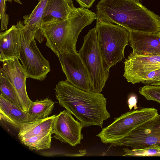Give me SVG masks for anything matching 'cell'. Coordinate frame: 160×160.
Instances as JSON below:
<instances>
[{
    "label": "cell",
    "instance_id": "obj_2",
    "mask_svg": "<svg viewBox=\"0 0 160 160\" xmlns=\"http://www.w3.org/2000/svg\"><path fill=\"white\" fill-rule=\"evenodd\" d=\"M60 105L81 122L84 127L98 126L110 117L106 108L107 99L100 93L78 89L65 81H60L54 88Z\"/></svg>",
    "mask_w": 160,
    "mask_h": 160
},
{
    "label": "cell",
    "instance_id": "obj_29",
    "mask_svg": "<svg viewBox=\"0 0 160 160\" xmlns=\"http://www.w3.org/2000/svg\"><path fill=\"white\" fill-rule=\"evenodd\" d=\"M6 1H8L11 2L12 1H14V2L19 4H22V3L21 1L20 0H6Z\"/></svg>",
    "mask_w": 160,
    "mask_h": 160
},
{
    "label": "cell",
    "instance_id": "obj_18",
    "mask_svg": "<svg viewBox=\"0 0 160 160\" xmlns=\"http://www.w3.org/2000/svg\"><path fill=\"white\" fill-rule=\"evenodd\" d=\"M56 115L25 124L19 128V139L42 134L51 133L52 123Z\"/></svg>",
    "mask_w": 160,
    "mask_h": 160
},
{
    "label": "cell",
    "instance_id": "obj_9",
    "mask_svg": "<svg viewBox=\"0 0 160 160\" xmlns=\"http://www.w3.org/2000/svg\"><path fill=\"white\" fill-rule=\"evenodd\" d=\"M66 80L77 88L93 92V87L88 71L78 52L57 56Z\"/></svg>",
    "mask_w": 160,
    "mask_h": 160
},
{
    "label": "cell",
    "instance_id": "obj_30",
    "mask_svg": "<svg viewBox=\"0 0 160 160\" xmlns=\"http://www.w3.org/2000/svg\"><path fill=\"white\" fill-rule=\"evenodd\" d=\"M157 156H160V152H159L158 153V155Z\"/></svg>",
    "mask_w": 160,
    "mask_h": 160
},
{
    "label": "cell",
    "instance_id": "obj_12",
    "mask_svg": "<svg viewBox=\"0 0 160 160\" xmlns=\"http://www.w3.org/2000/svg\"><path fill=\"white\" fill-rule=\"evenodd\" d=\"M18 59L15 58L4 61L0 69L14 87L21 108L27 112L32 102L29 98L26 90V82L28 77Z\"/></svg>",
    "mask_w": 160,
    "mask_h": 160
},
{
    "label": "cell",
    "instance_id": "obj_5",
    "mask_svg": "<svg viewBox=\"0 0 160 160\" xmlns=\"http://www.w3.org/2000/svg\"><path fill=\"white\" fill-rule=\"evenodd\" d=\"M19 30V58L29 78L42 81L50 71L49 62L39 50L34 33L25 27L21 20L16 25Z\"/></svg>",
    "mask_w": 160,
    "mask_h": 160
},
{
    "label": "cell",
    "instance_id": "obj_6",
    "mask_svg": "<svg viewBox=\"0 0 160 160\" xmlns=\"http://www.w3.org/2000/svg\"><path fill=\"white\" fill-rule=\"evenodd\" d=\"M78 53L88 72L93 92L100 93L108 78L110 68L101 52L95 27L90 29L84 37Z\"/></svg>",
    "mask_w": 160,
    "mask_h": 160
},
{
    "label": "cell",
    "instance_id": "obj_23",
    "mask_svg": "<svg viewBox=\"0 0 160 160\" xmlns=\"http://www.w3.org/2000/svg\"><path fill=\"white\" fill-rule=\"evenodd\" d=\"M139 92L147 100L160 103V85H145L139 88Z\"/></svg>",
    "mask_w": 160,
    "mask_h": 160
},
{
    "label": "cell",
    "instance_id": "obj_1",
    "mask_svg": "<svg viewBox=\"0 0 160 160\" xmlns=\"http://www.w3.org/2000/svg\"><path fill=\"white\" fill-rule=\"evenodd\" d=\"M96 7L97 19L116 23L129 31L160 32V17L139 0H101Z\"/></svg>",
    "mask_w": 160,
    "mask_h": 160
},
{
    "label": "cell",
    "instance_id": "obj_28",
    "mask_svg": "<svg viewBox=\"0 0 160 160\" xmlns=\"http://www.w3.org/2000/svg\"><path fill=\"white\" fill-rule=\"evenodd\" d=\"M149 85H160V76L151 82Z\"/></svg>",
    "mask_w": 160,
    "mask_h": 160
},
{
    "label": "cell",
    "instance_id": "obj_3",
    "mask_svg": "<svg viewBox=\"0 0 160 160\" xmlns=\"http://www.w3.org/2000/svg\"><path fill=\"white\" fill-rule=\"evenodd\" d=\"M97 18L94 12L81 7L75 8L65 19L42 24L46 45L57 56L78 52L76 44L79 34Z\"/></svg>",
    "mask_w": 160,
    "mask_h": 160
},
{
    "label": "cell",
    "instance_id": "obj_16",
    "mask_svg": "<svg viewBox=\"0 0 160 160\" xmlns=\"http://www.w3.org/2000/svg\"><path fill=\"white\" fill-rule=\"evenodd\" d=\"M72 0H48L42 20V25L67 18L75 8Z\"/></svg>",
    "mask_w": 160,
    "mask_h": 160
},
{
    "label": "cell",
    "instance_id": "obj_22",
    "mask_svg": "<svg viewBox=\"0 0 160 160\" xmlns=\"http://www.w3.org/2000/svg\"><path fill=\"white\" fill-rule=\"evenodd\" d=\"M123 150L125 154L123 156H157L160 152V146L153 145L144 148L130 149L126 148H124Z\"/></svg>",
    "mask_w": 160,
    "mask_h": 160
},
{
    "label": "cell",
    "instance_id": "obj_20",
    "mask_svg": "<svg viewBox=\"0 0 160 160\" xmlns=\"http://www.w3.org/2000/svg\"><path fill=\"white\" fill-rule=\"evenodd\" d=\"M0 95L8 102L21 108L16 91L4 73L0 69Z\"/></svg>",
    "mask_w": 160,
    "mask_h": 160
},
{
    "label": "cell",
    "instance_id": "obj_15",
    "mask_svg": "<svg viewBox=\"0 0 160 160\" xmlns=\"http://www.w3.org/2000/svg\"><path fill=\"white\" fill-rule=\"evenodd\" d=\"M19 58V30L16 25L0 33V61Z\"/></svg>",
    "mask_w": 160,
    "mask_h": 160
},
{
    "label": "cell",
    "instance_id": "obj_7",
    "mask_svg": "<svg viewBox=\"0 0 160 160\" xmlns=\"http://www.w3.org/2000/svg\"><path fill=\"white\" fill-rule=\"evenodd\" d=\"M158 114L157 110L154 108L139 107L114 118V121L102 128L97 136L100 138L102 143L111 144L122 138Z\"/></svg>",
    "mask_w": 160,
    "mask_h": 160
},
{
    "label": "cell",
    "instance_id": "obj_24",
    "mask_svg": "<svg viewBox=\"0 0 160 160\" xmlns=\"http://www.w3.org/2000/svg\"><path fill=\"white\" fill-rule=\"evenodd\" d=\"M6 0H0V18L1 21V31H2L8 28L9 22V16L6 13Z\"/></svg>",
    "mask_w": 160,
    "mask_h": 160
},
{
    "label": "cell",
    "instance_id": "obj_4",
    "mask_svg": "<svg viewBox=\"0 0 160 160\" xmlns=\"http://www.w3.org/2000/svg\"><path fill=\"white\" fill-rule=\"evenodd\" d=\"M96 20L95 27L99 47L104 61L110 68L124 58L129 31L120 25Z\"/></svg>",
    "mask_w": 160,
    "mask_h": 160
},
{
    "label": "cell",
    "instance_id": "obj_8",
    "mask_svg": "<svg viewBox=\"0 0 160 160\" xmlns=\"http://www.w3.org/2000/svg\"><path fill=\"white\" fill-rule=\"evenodd\" d=\"M117 146L140 149L151 145L160 146V115L158 114L116 142Z\"/></svg>",
    "mask_w": 160,
    "mask_h": 160
},
{
    "label": "cell",
    "instance_id": "obj_21",
    "mask_svg": "<svg viewBox=\"0 0 160 160\" xmlns=\"http://www.w3.org/2000/svg\"><path fill=\"white\" fill-rule=\"evenodd\" d=\"M52 133L42 134L19 139L21 142L32 150L49 149L51 146Z\"/></svg>",
    "mask_w": 160,
    "mask_h": 160
},
{
    "label": "cell",
    "instance_id": "obj_26",
    "mask_svg": "<svg viewBox=\"0 0 160 160\" xmlns=\"http://www.w3.org/2000/svg\"><path fill=\"white\" fill-rule=\"evenodd\" d=\"M137 97L135 95H131L128 98V106L130 110H131L134 107V109H137Z\"/></svg>",
    "mask_w": 160,
    "mask_h": 160
},
{
    "label": "cell",
    "instance_id": "obj_11",
    "mask_svg": "<svg viewBox=\"0 0 160 160\" xmlns=\"http://www.w3.org/2000/svg\"><path fill=\"white\" fill-rule=\"evenodd\" d=\"M123 76L128 82H142L150 72L160 69V56H143L131 52L124 62Z\"/></svg>",
    "mask_w": 160,
    "mask_h": 160
},
{
    "label": "cell",
    "instance_id": "obj_10",
    "mask_svg": "<svg viewBox=\"0 0 160 160\" xmlns=\"http://www.w3.org/2000/svg\"><path fill=\"white\" fill-rule=\"evenodd\" d=\"M84 128L81 122L75 120L66 110L56 115L52 123L51 133L53 137L62 142L72 146L81 143L83 138L81 132Z\"/></svg>",
    "mask_w": 160,
    "mask_h": 160
},
{
    "label": "cell",
    "instance_id": "obj_25",
    "mask_svg": "<svg viewBox=\"0 0 160 160\" xmlns=\"http://www.w3.org/2000/svg\"><path fill=\"white\" fill-rule=\"evenodd\" d=\"M160 76V69L151 72L143 78L142 83L148 85L152 81Z\"/></svg>",
    "mask_w": 160,
    "mask_h": 160
},
{
    "label": "cell",
    "instance_id": "obj_19",
    "mask_svg": "<svg viewBox=\"0 0 160 160\" xmlns=\"http://www.w3.org/2000/svg\"><path fill=\"white\" fill-rule=\"evenodd\" d=\"M55 102L48 98L37 100L31 103L27 112L35 118L42 119L48 117L51 113Z\"/></svg>",
    "mask_w": 160,
    "mask_h": 160
},
{
    "label": "cell",
    "instance_id": "obj_27",
    "mask_svg": "<svg viewBox=\"0 0 160 160\" xmlns=\"http://www.w3.org/2000/svg\"><path fill=\"white\" fill-rule=\"evenodd\" d=\"M81 7L85 8H91L96 0H75Z\"/></svg>",
    "mask_w": 160,
    "mask_h": 160
},
{
    "label": "cell",
    "instance_id": "obj_14",
    "mask_svg": "<svg viewBox=\"0 0 160 160\" xmlns=\"http://www.w3.org/2000/svg\"><path fill=\"white\" fill-rule=\"evenodd\" d=\"M0 117L1 120L7 122L15 128L39 120L8 101L0 95Z\"/></svg>",
    "mask_w": 160,
    "mask_h": 160
},
{
    "label": "cell",
    "instance_id": "obj_13",
    "mask_svg": "<svg viewBox=\"0 0 160 160\" xmlns=\"http://www.w3.org/2000/svg\"><path fill=\"white\" fill-rule=\"evenodd\" d=\"M130 45L133 54L160 56V32L156 33L129 31Z\"/></svg>",
    "mask_w": 160,
    "mask_h": 160
},
{
    "label": "cell",
    "instance_id": "obj_17",
    "mask_svg": "<svg viewBox=\"0 0 160 160\" xmlns=\"http://www.w3.org/2000/svg\"><path fill=\"white\" fill-rule=\"evenodd\" d=\"M39 2L29 15L23 16V23L26 28L34 33L35 39L41 43L44 40L42 26L44 9L48 0H38Z\"/></svg>",
    "mask_w": 160,
    "mask_h": 160
}]
</instances>
